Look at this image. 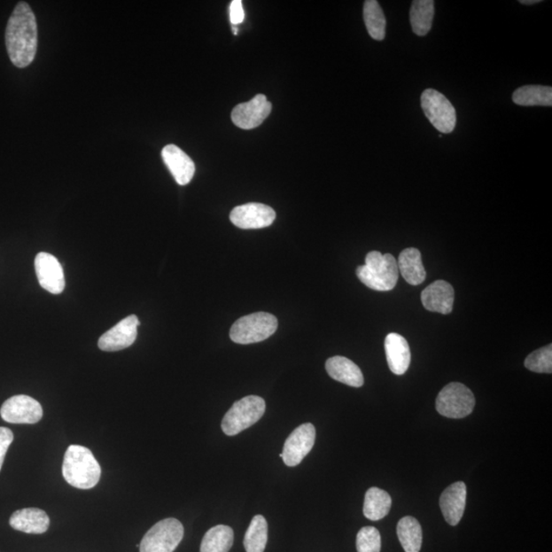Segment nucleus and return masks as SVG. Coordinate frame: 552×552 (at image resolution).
Wrapping results in <instances>:
<instances>
[{"label":"nucleus","instance_id":"nucleus-16","mask_svg":"<svg viewBox=\"0 0 552 552\" xmlns=\"http://www.w3.org/2000/svg\"><path fill=\"white\" fill-rule=\"evenodd\" d=\"M422 302L429 311L449 315L454 309L455 289L447 282L437 281L424 290Z\"/></svg>","mask_w":552,"mask_h":552},{"label":"nucleus","instance_id":"nucleus-21","mask_svg":"<svg viewBox=\"0 0 552 552\" xmlns=\"http://www.w3.org/2000/svg\"><path fill=\"white\" fill-rule=\"evenodd\" d=\"M399 274L411 285L422 284L427 277L421 252L416 248L405 249L397 259Z\"/></svg>","mask_w":552,"mask_h":552},{"label":"nucleus","instance_id":"nucleus-11","mask_svg":"<svg viewBox=\"0 0 552 552\" xmlns=\"http://www.w3.org/2000/svg\"><path fill=\"white\" fill-rule=\"evenodd\" d=\"M276 217L274 209L260 203L238 206L230 213V222L242 229L268 228L274 223Z\"/></svg>","mask_w":552,"mask_h":552},{"label":"nucleus","instance_id":"nucleus-1","mask_svg":"<svg viewBox=\"0 0 552 552\" xmlns=\"http://www.w3.org/2000/svg\"><path fill=\"white\" fill-rule=\"evenodd\" d=\"M38 32L35 12L27 3H19L13 10L5 30V45L11 62L26 68L35 61Z\"/></svg>","mask_w":552,"mask_h":552},{"label":"nucleus","instance_id":"nucleus-18","mask_svg":"<svg viewBox=\"0 0 552 552\" xmlns=\"http://www.w3.org/2000/svg\"><path fill=\"white\" fill-rule=\"evenodd\" d=\"M385 351L390 370L396 376L404 375L411 362L410 348L407 338L396 332H391L385 337Z\"/></svg>","mask_w":552,"mask_h":552},{"label":"nucleus","instance_id":"nucleus-12","mask_svg":"<svg viewBox=\"0 0 552 552\" xmlns=\"http://www.w3.org/2000/svg\"><path fill=\"white\" fill-rule=\"evenodd\" d=\"M272 105L268 98L257 95L250 102L237 105L231 113V120L238 128L254 129L270 115Z\"/></svg>","mask_w":552,"mask_h":552},{"label":"nucleus","instance_id":"nucleus-23","mask_svg":"<svg viewBox=\"0 0 552 552\" xmlns=\"http://www.w3.org/2000/svg\"><path fill=\"white\" fill-rule=\"evenodd\" d=\"M435 16L433 0H416L410 9V24L417 36H425L431 29Z\"/></svg>","mask_w":552,"mask_h":552},{"label":"nucleus","instance_id":"nucleus-29","mask_svg":"<svg viewBox=\"0 0 552 552\" xmlns=\"http://www.w3.org/2000/svg\"><path fill=\"white\" fill-rule=\"evenodd\" d=\"M525 367L538 374H551L552 372V346H545L531 354L525 361Z\"/></svg>","mask_w":552,"mask_h":552},{"label":"nucleus","instance_id":"nucleus-28","mask_svg":"<svg viewBox=\"0 0 552 552\" xmlns=\"http://www.w3.org/2000/svg\"><path fill=\"white\" fill-rule=\"evenodd\" d=\"M363 19L372 39L382 42L385 36V18L377 0H367L363 5Z\"/></svg>","mask_w":552,"mask_h":552},{"label":"nucleus","instance_id":"nucleus-34","mask_svg":"<svg viewBox=\"0 0 552 552\" xmlns=\"http://www.w3.org/2000/svg\"><path fill=\"white\" fill-rule=\"evenodd\" d=\"M234 33H235V35H237V28L236 26H234Z\"/></svg>","mask_w":552,"mask_h":552},{"label":"nucleus","instance_id":"nucleus-32","mask_svg":"<svg viewBox=\"0 0 552 552\" xmlns=\"http://www.w3.org/2000/svg\"><path fill=\"white\" fill-rule=\"evenodd\" d=\"M230 21L232 25L236 26L241 24L245 19V12L243 9V3L241 0H234L230 4Z\"/></svg>","mask_w":552,"mask_h":552},{"label":"nucleus","instance_id":"nucleus-25","mask_svg":"<svg viewBox=\"0 0 552 552\" xmlns=\"http://www.w3.org/2000/svg\"><path fill=\"white\" fill-rule=\"evenodd\" d=\"M234 540V531L230 527L218 525L205 534L199 552H229Z\"/></svg>","mask_w":552,"mask_h":552},{"label":"nucleus","instance_id":"nucleus-9","mask_svg":"<svg viewBox=\"0 0 552 552\" xmlns=\"http://www.w3.org/2000/svg\"><path fill=\"white\" fill-rule=\"evenodd\" d=\"M316 430L312 424H304L292 431L284 445L282 458L288 467H297L314 448Z\"/></svg>","mask_w":552,"mask_h":552},{"label":"nucleus","instance_id":"nucleus-24","mask_svg":"<svg viewBox=\"0 0 552 552\" xmlns=\"http://www.w3.org/2000/svg\"><path fill=\"white\" fill-rule=\"evenodd\" d=\"M397 535L405 552H420L423 544V529L414 517H404L398 523Z\"/></svg>","mask_w":552,"mask_h":552},{"label":"nucleus","instance_id":"nucleus-20","mask_svg":"<svg viewBox=\"0 0 552 552\" xmlns=\"http://www.w3.org/2000/svg\"><path fill=\"white\" fill-rule=\"evenodd\" d=\"M329 376L334 380L351 387L361 388L364 384L362 371L354 362L343 356L328 359L325 363Z\"/></svg>","mask_w":552,"mask_h":552},{"label":"nucleus","instance_id":"nucleus-17","mask_svg":"<svg viewBox=\"0 0 552 552\" xmlns=\"http://www.w3.org/2000/svg\"><path fill=\"white\" fill-rule=\"evenodd\" d=\"M467 486L463 482L450 485L440 497V509L445 520L450 526H456L461 522L467 503Z\"/></svg>","mask_w":552,"mask_h":552},{"label":"nucleus","instance_id":"nucleus-27","mask_svg":"<svg viewBox=\"0 0 552 552\" xmlns=\"http://www.w3.org/2000/svg\"><path fill=\"white\" fill-rule=\"evenodd\" d=\"M268 540V524L266 518L258 515L253 517L245 532L244 547L247 552H264Z\"/></svg>","mask_w":552,"mask_h":552},{"label":"nucleus","instance_id":"nucleus-13","mask_svg":"<svg viewBox=\"0 0 552 552\" xmlns=\"http://www.w3.org/2000/svg\"><path fill=\"white\" fill-rule=\"evenodd\" d=\"M139 324L141 323L136 315L124 318L99 338L98 348L105 352H116L130 347L136 340Z\"/></svg>","mask_w":552,"mask_h":552},{"label":"nucleus","instance_id":"nucleus-7","mask_svg":"<svg viewBox=\"0 0 552 552\" xmlns=\"http://www.w3.org/2000/svg\"><path fill=\"white\" fill-rule=\"evenodd\" d=\"M184 535L183 524L176 518H165L146 533L139 550L141 552H173L182 542Z\"/></svg>","mask_w":552,"mask_h":552},{"label":"nucleus","instance_id":"nucleus-4","mask_svg":"<svg viewBox=\"0 0 552 552\" xmlns=\"http://www.w3.org/2000/svg\"><path fill=\"white\" fill-rule=\"evenodd\" d=\"M266 409L264 399L247 396L238 400L226 412L222 428L228 436H236L261 420Z\"/></svg>","mask_w":552,"mask_h":552},{"label":"nucleus","instance_id":"nucleus-8","mask_svg":"<svg viewBox=\"0 0 552 552\" xmlns=\"http://www.w3.org/2000/svg\"><path fill=\"white\" fill-rule=\"evenodd\" d=\"M422 109L434 128L447 135L455 130L456 111L447 97L435 89H427L421 97Z\"/></svg>","mask_w":552,"mask_h":552},{"label":"nucleus","instance_id":"nucleus-3","mask_svg":"<svg viewBox=\"0 0 552 552\" xmlns=\"http://www.w3.org/2000/svg\"><path fill=\"white\" fill-rule=\"evenodd\" d=\"M356 275L368 288L389 292L396 287L399 278L397 260L393 255L378 251L369 252L365 264L358 266Z\"/></svg>","mask_w":552,"mask_h":552},{"label":"nucleus","instance_id":"nucleus-30","mask_svg":"<svg viewBox=\"0 0 552 552\" xmlns=\"http://www.w3.org/2000/svg\"><path fill=\"white\" fill-rule=\"evenodd\" d=\"M357 552H381L382 538L375 527H364L358 532L356 540Z\"/></svg>","mask_w":552,"mask_h":552},{"label":"nucleus","instance_id":"nucleus-33","mask_svg":"<svg viewBox=\"0 0 552 552\" xmlns=\"http://www.w3.org/2000/svg\"><path fill=\"white\" fill-rule=\"evenodd\" d=\"M520 3L526 5H531L541 3V0H521Z\"/></svg>","mask_w":552,"mask_h":552},{"label":"nucleus","instance_id":"nucleus-2","mask_svg":"<svg viewBox=\"0 0 552 552\" xmlns=\"http://www.w3.org/2000/svg\"><path fill=\"white\" fill-rule=\"evenodd\" d=\"M101 465L92 452L80 445L66 449L63 463V476L71 486L89 490L97 486L101 478Z\"/></svg>","mask_w":552,"mask_h":552},{"label":"nucleus","instance_id":"nucleus-15","mask_svg":"<svg viewBox=\"0 0 552 552\" xmlns=\"http://www.w3.org/2000/svg\"><path fill=\"white\" fill-rule=\"evenodd\" d=\"M163 161L179 185H186L194 178V161L175 144L166 145L162 151Z\"/></svg>","mask_w":552,"mask_h":552},{"label":"nucleus","instance_id":"nucleus-19","mask_svg":"<svg viewBox=\"0 0 552 552\" xmlns=\"http://www.w3.org/2000/svg\"><path fill=\"white\" fill-rule=\"evenodd\" d=\"M50 523L48 514L36 508L17 510L10 518L12 528L27 534H43L49 530Z\"/></svg>","mask_w":552,"mask_h":552},{"label":"nucleus","instance_id":"nucleus-10","mask_svg":"<svg viewBox=\"0 0 552 552\" xmlns=\"http://www.w3.org/2000/svg\"><path fill=\"white\" fill-rule=\"evenodd\" d=\"M0 416L6 423L33 424L42 420V404L26 395H17L6 400L0 409Z\"/></svg>","mask_w":552,"mask_h":552},{"label":"nucleus","instance_id":"nucleus-22","mask_svg":"<svg viewBox=\"0 0 552 552\" xmlns=\"http://www.w3.org/2000/svg\"><path fill=\"white\" fill-rule=\"evenodd\" d=\"M392 498L388 492L372 487L365 494L363 514L370 521H380L390 513Z\"/></svg>","mask_w":552,"mask_h":552},{"label":"nucleus","instance_id":"nucleus-31","mask_svg":"<svg viewBox=\"0 0 552 552\" xmlns=\"http://www.w3.org/2000/svg\"><path fill=\"white\" fill-rule=\"evenodd\" d=\"M12 441V431L8 428L0 427V470H2L6 452Z\"/></svg>","mask_w":552,"mask_h":552},{"label":"nucleus","instance_id":"nucleus-26","mask_svg":"<svg viewBox=\"0 0 552 552\" xmlns=\"http://www.w3.org/2000/svg\"><path fill=\"white\" fill-rule=\"evenodd\" d=\"M513 101L516 105L524 106H551L552 89L549 86L525 85L514 92Z\"/></svg>","mask_w":552,"mask_h":552},{"label":"nucleus","instance_id":"nucleus-5","mask_svg":"<svg viewBox=\"0 0 552 552\" xmlns=\"http://www.w3.org/2000/svg\"><path fill=\"white\" fill-rule=\"evenodd\" d=\"M278 327L276 316L258 312L239 318L230 330V338L237 344L248 345L265 341Z\"/></svg>","mask_w":552,"mask_h":552},{"label":"nucleus","instance_id":"nucleus-6","mask_svg":"<svg viewBox=\"0 0 552 552\" xmlns=\"http://www.w3.org/2000/svg\"><path fill=\"white\" fill-rule=\"evenodd\" d=\"M476 399L467 385L450 383L439 393L436 409L441 416L448 418H463L473 412Z\"/></svg>","mask_w":552,"mask_h":552},{"label":"nucleus","instance_id":"nucleus-14","mask_svg":"<svg viewBox=\"0 0 552 552\" xmlns=\"http://www.w3.org/2000/svg\"><path fill=\"white\" fill-rule=\"evenodd\" d=\"M35 271L42 288L53 295L65 290V276L61 263L49 253L42 252L35 258Z\"/></svg>","mask_w":552,"mask_h":552}]
</instances>
